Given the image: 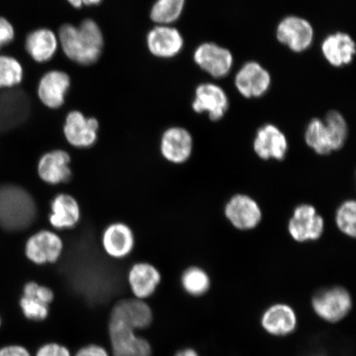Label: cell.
Returning a JSON list of instances; mask_svg holds the SVG:
<instances>
[{"instance_id":"1","label":"cell","mask_w":356,"mask_h":356,"mask_svg":"<svg viewBox=\"0 0 356 356\" xmlns=\"http://www.w3.org/2000/svg\"><path fill=\"white\" fill-rule=\"evenodd\" d=\"M58 39L65 56L79 65L95 64L104 51V33L97 22L91 19H84L79 26L62 25Z\"/></svg>"},{"instance_id":"2","label":"cell","mask_w":356,"mask_h":356,"mask_svg":"<svg viewBox=\"0 0 356 356\" xmlns=\"http://www.w3.org/2000/svg\"><path fill=\"white\" fill-rule=\"evenodd\" d=\"M37 207L24 189L15 185L0 186V226L8 231H20L33 224Z\"/></svg>"},{"instance_id":"3","label":"cell","mask_w":356,"mask_h":356,"mask_svg":"<svg viewBox=\"0 0 356 356\" xmlns=\"http://www.w3.org/2000/svg\"><path fill=\"white\" fill-rule=\"evenodd\" d=\"M353 305L350 292L339 286L324 289L316 293L311 300L315 314L328 323L342 321L350 314Z\"/></svg>"},{"instance_id":"4","label":"cell","mask_w":356,"mask_h":356,"mask_svg":"<svg viewBox=\"0 0 356 356\" xmlns=\"http://www.w3.org/2000/svg\"><path fill=\"white\" fill-rule=\"evenodd\" d=\"M108 337L113 356H152L150 342L122 322L109 319Z\"/></svg>"},{"instance_id":"5","label":"cell","mask_w":356,"mask_h":356,"mask_svg":"<svg viewBox=\"0 0 356 356\" xmlns=\"http://www.w3.org/2000/svg\"><path fill=\"white\" fill-rule=\"evenodd\" d=\"M288 228L289 234L296 242L315 241L323 234V218L311 204H300L293 211Z\"/></svg>"},{"instance_id":"6","label":"cell","mask_w":356,"mask_h":356,"mask_svg":"<svg viewBox=\"0 0 356 356\" xmlns=\"http://www.w3.org/2000/svg\"><path fill=\"white\" fill-rule=\"evenodd\" d=\"M63 251L64 243L60 236L48 230L33 235L25 247L26 257L35 265L56 264Z\"/></svg>"},{"instance_id":"7","label":"cell","mask_w":356,"mask_h":356,"mask_svg":"<svg viewBox=\"0 0 356 356\" xmlns=\"http://www.w3.org/2000/svg\"><path fill=\"white\" fill-rule=\"evenodd\" d=\"M109 319L122 322L137 332L145 330L152 324L154 314L145 300L127 298L115 302Z\"/></svg>"},{"instance_id":"8","label":"cell","mask_w":356,"mask_h":356,"mask_svg":"<svg viewBox=\"0 0 356 356\" xmlns=\"http://www.w3.org/2000/svg\"><path fill=\"white\" fill-rule=\"evenodd\" d=\"M99 123L96 118H86L81 111L67 115L64 134L67 141L76 148H88L95 144Z\"/></svg>"},{"instance_id":"9","label":"cell","mask_w":356,"mask_h":356,"mask_svg":"<svg viewBox=\"0 0 356 356\" xmlns=\"http://www.w3.org/2000/svg\"><path fill=\"white\" fill-rule=\"evenodd\" d=\"M261 326L269 335L284 337L291 335L298 327V316L292 306L284 302L270 305L261 316Z\"/></svg>"},{"instance_id":"10","label":"cell","mask_w":356,"mask_h":356,"mask_svg":"<svg viewBox=\"0 0 356 356\" xmlns=\"http://www.w3.org/2000/svg\"><path fill=\"white\" fill-rule=\"evenodd\" d=\"M146 44L154 56L170 59L179 54L184 41L177 29L169 25H156L147 34Z\"/></svg>"},{"instance_id":"11","label":"cell","mask_w":356,"mask_h":356,"mask_svg":"<svg viewBox=\"0 0 356 356\" xmlns=\"http://www.w3.org/2000/svg\"><path fill=\"white\" fill-rule=\"evenodd\" d=\"M225 216L236 229H255L261 220V211L256 200L246 195H236L225 207Z\"/></svg>"},{"instance_id":"12","label":"cell","mask_w":356,"mask_h":356,"mask_svg":"<svg viewBox=\"0 0 356 356\" xmlns=\"http://www.w3.org/2000/svg\"><path fill=\"white\" fill-rule=\"evenodd\" d=\"M71 86L70 75L65 71L53 70L42 75L38 86V95L42 104L50 109L64 105Z\"/></svg>"},{"instance_id":"13","label":"cell","mask_w":356,"mask_h":356,"mask_svg":"<svg viewBox=\"0 0 356 356\" xmlns=\"http://www.w3.org/2000/svg\"><path fill=\"white\" fill-rule=\"evenodd\" d=\"M127 282L134 298L146 300L157 291L162 282V275L154 265L138 262L129 270Z\"/></svg>"},{"instance_id":"14","label":"cell","mask_w":356,"mask_h":356,"mask_svg":"<svg viewBox=\"0 0 356 356\" xmlns=\"http://www.w3.org/2000/svg\"><path fill=\"white\" fill-rule=\"evenodd\" d=\"M29 113V99L24 92L16 90L0 95V133L19 126Z\"/></svg>"},{"instance_id":"15","label":"cell","mask_w":356,"mask_h":356,"mask_svg":"<svg viewBox=\"0 0 356 356\" xmlns=\"http://www.w3.org/2000/svg\"><path fill=\"white\" fill-rule=\"evenodd\" d=\"M193 108L197 113H207L211 121H219L229 108L228 97L216 84L204 83L195 90Z\"/></svg>"},{"instance_id":"16","label":"cell","mask_w":356,"mask_h":356,"mask_svg":"<svg viewBox=\"0 0 356 356\" xmlns=\"http://www.w3.org/2000/svg\"><path fill=\"white\" fill-rule=\"evenodd\" d=\"M195 63L215 78L228 74L233 65V56L226 49L213 43H204L195 50Z\"/></svg>"},{"instance_id":"17","label":"cell","mask_w":356,"mask_h":356,"mask_svg":"<svg viewBox=\"0 0 356 356\" xmlns=\"http://www.w3.org/2000/svg\"><path fill=\"white\" fill-rule=\"evenodd\" d=\"M277 38L292 51L301 52L313 42L314 30L308 21L299 17H288L278 26Z\"/></svg>"},{"instance_id":"18","label":"cell","mask_w":356,"mask_h":356,"mask_svg":"<svg viewBox=\"0 0 356 356\" xmlns=\"http://www.w3.org/2000/svg\"><path fill=\"white\" fill-rule=\"evenodd\" d=\"M253 149L261 159L282 160L287 153L288 142L278 127L268 124L257 131Z\"/></svg>"},{"instance_id":"19","label":"cell","mask_w":356,"mask_h":356,"mask_svg":"<svg viewBox=\"0 0 356 356\" xmlns=\"http://www.w3.org/2000/svg\"><path fill=\"white\" fill-rule=\"evenodd\" d=\"M235 86L247 99L259 97L268 90L270 76L264 67L256 62H249L236 75Z\"/></svg>"},{"instance_id":"20","label":"cell","mask_w":356,"mask_h":356,"mask_svg":"<svg viewBox=\"0 0 356 356\" xmlns=\"http://www.w3.org/2000/svg\"><path fill=\"white\" fill-rule=\"evenodd\" d=\"M161 153L168 161L184 163L193 153V140L189 131L181 127H171L163 133Z\"/></svg>"},{"instance_id":"21","label":"cell","mask_w":356,"mask_h":356,"mask_svg":"<svg viewBox=\"0 0 356 356\" xmlns=\"http://www.w3.org/2000/svg\"><path fill=\"white\" fill-rule=\"evenodd\" d=\"M102 245L106 255L114 259H123L132 252L135 237L130 227L122 222H115L104 231Z\"/></svg>"},{"instance_id":"22","label":"cell","mask_w":356,"mask_h":356,"mask_svg":"<svg viewBox=\"0 0 356 356\" xmlns=\"http://www.w3.org/2000/svg\"><path fill=\"white\" fill-rule=\"evenodd\" d=\"M70 156L64 150L57 149L44 154L38 163V175L48 184L56 185L70 180Z\"/></svg>"},{"instance_id":"23","label":"cell","mask_w":356,"mask_h":356,"mask_svg":"<svg viewBox=\"0 0 356 356\" xmlns=\"http://www.w3.org/2000/svg\"><path fill=\"white\" fill-rule=\"evenodd\" d=\"M59 39L52 30L42 28L32 31L25 39L26 53L38 63H47L55 56Z\"/></svg>"},{"instance_id":"24","label":"cell","mask_w":356,"mask_h":356,"mask_svg":"<svg viewBox=\"0 0 356 356\" xmlns=\"http://www.w3.org/2000/svg\"><path fill=\"white\" fill-rule=\"evenodd\" d=\"M80 219V208L77 200L68 194L56 195L51 203L49 220L56 229L74 228Z\"/></svg>"},{"instance_id":"25","label":"cell","mask_w":356,"mask_h":356,"mask_svg":"<svg viewBox=\"0 0 356 356\" xmlns=\"http://www.w3.org/2000/svg\"><path fill=\"white\" fill-rule=\"evenodd\" d=\"M322 50L329 63L340 67L353 61L355 54V44L349 35L338 33L325 39Z\"/></svg>"},{"instance_id":"26","label":"cell","mask_w":356,"mask_h":356,"mask_svg":"<svg viewBox=\"0 0 356 356\" xmlns=\"http://www.w3.org/2000/svg\"><path fill=\"white\" fill-rule=\"evenodd\" d=\"M181 286L190 296L200 297L210 291L211 280L206 270L198 266H191L182 273Z\"/></svg>"},{"instance_id":"27","label":"cell","mask_w":356,"mask_h":356,"mask_svg":"<svg viewBox=\"0 0 356 356\" xmlns=\"http://www.w3.org/2000/svg\"><path fill=\"white\" fill-rule=\"evenodd\" d=\"M305 141L315 153L327 155L333 151L330 136L322 120L314 118L307 127Z\"/></svg>"},{"instance_id":"28","label":"cell","mask_w":356,"mask_h":356,"mask_svg":"<svg viewBox=\"0 0 356 356\" xmlns=\"http://www.w3.org/2000/svg\"><path fill=\"white\" fill-rule=\"evenodd\" d=\"M186 0H156L149 12L150 19L157 25H170L181 15Z\"/></svg>"},{"instance_id":"29","label":"cell","mask_w":356,"mask_h":356,"mask_svg":"<svg viewBox=\"0 0 356 356\" xmlns=\"http://www.w3.org/2000/svg\"><path fill=\"white\" fill-rule=\"evenodd\" d=\"M24 74V67L16 58L0 55V89L19 86Z\"/></svg>"},{"instance_id":"30","label":"cell","mask_w":356,"mask_h":356,"mask_svg":"<svg viewBox=\"0 0 356 356\" xmlns=\"http://www.w3.org/2000/svg\"><path fill=\"white\" fill-rule=\"evenodd\" d=\"M330 136L333 151L339 150L344 146L348 134V127L343 115L338 111L328 113L323 121Z\"/></svg>"},{"instance_id":"31","label":"cell","mask_w":356,"mask_h":356,"mask_svg":"<svg viewBox=\"0 0 356 356\" xmlns=\"http://www.w3.org/2000/svg\"><path fill=\"white\" fill-rule=\"evenodd\" d=\"M336 222L341 232L350 238L356 236V203L355 200H346L338 208Z\"/></svg>"},{"instance_id":"32","label":"cell","mask_w":356,"mask_h":356,"mask_svg":"<svg viewBox=\"0 0 356 356\" xmlns=\"http://www.w3.org/2000/svg\"><path fill=\"white\" fill-rule=\"evenodd\" d=\"M19 305L22 314L30 321L43 322L50 314V305L44 304L35 297L22 296Z\"/></svg>"},{"instance_id":"33","label":"cell","mask_w":356,"mask_h":356,"mask_svg":"<svg viewBox=\"0 0 356 356\" xmlns=\"http://www.w3.org/2000/svg\"><path fill=\"white\" fill-rule=\"evenodd\" d=\"M22 296L37 298L44 304L51 305L55 300V293L53 289L47 286H42L35 282L25 284L22 289Z\"/></svg>"},{"instance_id":"34","label":"cell","mask_w":356,"mask_h":356,"mask_svg":"<svg viewBox=\"0 0 356 356\" xmlns=\"http://www.w3.org/2000/svg\"><path fill=\"white\" fill-rule=\"evenodd\" d=\"M35 356H72L70 349L57 342H48L40 346Z\"/></svg>"},{"instance_id":"35","label":"cell","mask_w":356,"mask_h":356,"mask_svg":"<svg viewBox=\"0 0 356 356\" xmlns=\"http://www.w3.org/2000/svg\"><path fill=\"white\" fill-rule=\"evenodd\" d=\"M15 26L6 17L0 16V51L15 41Z\"/></svg>"},{"instance_id":"36","label":"cell","mask_w":356,"mask_h":356,"mask_svg":"<svg viewBox=\"0 0 356 356\" xmlns=\"http://www.w3.org/2000/svg\"><path fill=\"white\" fill-rule=\"evenodd\" d=\"M74 356H111L105 347L99 344H88L81 347Z\"/></svg>"},{"instance_id":"37","label":"cell","mask_w":356,"mask_h":356,"mask_svg":"<svg viewBox=\"0 0 356 356\" xmlns=\"http://www.w3.org/2000/svg\"><path fill=\"white\" fill-rule=\"evenodd\" d=\"M0 356H33V355L24 346L8 345L0 349Z\"/></svg>"},{"instance_id":"38","label":"cell","mask_w":356,"mask_h":356,"mask_svg":"<svg viewBox=\"0 0 356 356\" xmlns=\"http://www.w3.org/2000/svg\"><path fill=\"white\" fill-rule=\"evenodd\" d=\"M71 6L77 10L83 7L97 6L102 2V0H67Z\"/></svg>"},{"instance_id":"39","label":"cell","mask_w":356,"mask_h":356,"mask_svg":"<svg viewBox=\"0 0 356 356\" xmlns=\"http://www.w3.org/2000/svg\"><path fill=\"white\" fill-rule=\"evenodd\" d=\"M175 356H200L197 351L193 348L178 350Z\"/></svg>"},{"instance_id":"40","label":"cell","mask_w":356,"mask_h":356,"mask_svg":"<svg viewBox=\"0 0 356 356\" xmlns=\"http://www.w3.org/2000/svg\"><path fill=\"white\" fill-rule=\"evenodd\" d=\"M1 318H0V326H1Z\"/></svg>"}]
</instances>
